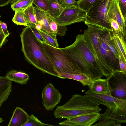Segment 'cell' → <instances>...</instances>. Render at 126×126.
I'll use <instances>...</instances> for the list:
<instances>
[{"mask_svg":"<svg viewBox=\"0 0 126 126\" xmlns=\"http://www.w3.org/2000/svg\"><path fill=\"white\" fill-rule=\"evenodd\" d=\"M22 51L31 64L43 72L58 77L59 74L43 50L31 27L27 26L20 35Z\"/></svg>","mask_w":126,"mask_h":126,"instance_id":"6da1fadb","label":"cell"},{"mask_svg":"<svg viewBox=\"0 0 126 126\" xmlns=\"http://www.w3.org/2000/svg\"><path fill=\"white\" fill-rule=\"evenodd\" d=\"M78 64L82 72L92 81L103 75L100 65L87 45L83 34H79L71 45L60 48Z\"/></svg>","mask_w":126,"mask_h":126,"instance_id":"7a4b0ae2","label":"cell"},{"mask_svg":"<svg viewBox=\"0 0 126 126\" xmlns=\"http://www.w3.org/2000/svg\"><path fill=\"white\" fill-rule=\"evenodd\" d=\"M99 105L85 95L76 94L63 105L55 110V117L68 119L77 116L99 112L101 110Z\"/></svg>","mask_w":126,"mask_h":126,"instance_id":"3957f363","label":"cell"},{"mask_svg":"<svg viewBox=\"0 0 126 126\" xmlns=\"http://www.w3.org/2000/svg\"><path fill=\"white\" fill-rule=\"evenodd\" d=\"M40 41L43 50L59 75L62 73L78 74L83 73L77 63L60 48Z\"/></svg>","mask_w":126,"mask_h":126,"instance_id":"277c9868","label":"cell"},{"mask_svg":"<svg viewBox=\"0 0 126 126\" xmlns=\"http://www.w3.org/2000/svg\"><path fill=\"white\" fill-rule=\"evenodd\" d=\"M113 0H96L85 13L86 25L91 24L111 31L110 19L107 13Z\"/></svg>","mask_w":126,"mask_h":126,"instance_id":"5b68a950","label":"cell"},{"mask_svg":"<svg viewBox=\"0 0 126 126\" xmlns=\"http://www.w3.org/2000/svg\"><path fill=\"white\" fill-rule=\"evenodd\" d=\"M109 31L103 28L99 37L100 52L103 76L108 78L114 70H120L117 59L110 50L106 43L107 33Z\"/></svg>","mask_w":126,"mask_h":126,"instance_id":"8992f818","label":"cell"},{"mask_svg":"<svg viewBox=\"0 0 126 126\" xmlns=\"http://www.w3.org/2000/svg\"><path fill=\"white\" fill-rule=\"evenodd\" d=\"M86 25L88 28L84 31L82 34L83 37L89 49L99 63L102 70V65L100 52L99 37L103 28L91 24Z\"/></svg>","mask_w":126,"mask_h":126,"instance_id":"52a82bcc","label":"cell"},{"mask_svg":"<svg viewBox=\"0 0 126 126\" xmlns=\"http://www.w3.org/2000/svg\"><path fill=\"white\" fill-rule=\"evenodd\" d=\"M107 79L111 95L118 99L126 100V74L120 70H114Z\"/></svg>","mask_w":126,"mask_h":126,"instance_id":"ba28073f","label":"cell"},{"mask_svg":"<svg viewBox=\"0 0 126 126\" xmlns=\"http://www.w3.org/2000/svg\"><path fill=\"white\" fill-rule=\"evenodd\" d=\"M85 93L84 95L99 105H105L112 110L118 109L126 110V100L118 99L111 95L92 93L89 90Z\"/></svg>","mask_w":126,"mask_h":126,"instance_id":"9c48e42d","label":"cell"},{"mask_svg":"<svg viewBox=\"0 0 126 126\" xmlns=\"http://www.w3.org/2000/svg\"><path fill=\"white\" fill-rule=\"evenodd\" d=\"M85 16V12L76 6L64 9L58 17L54 19L58 25L64 26L84 22Z\"/></svg>","mask_w":126,"mask_h":126,"instance_id":"30bf717a","label":"cell"},{"mask_svg":"<svg viewBox=\"0 0 126 126\" xmlns=\"http://www.w3.org/2000/svg\"><path fill=\"white\" fill-rule=\"evenodd\" d=\"M62 95L50 82L43 89L42 93V104L47 111L53 110L60 102Z\"/></svg>","mask_w":126,"mask_h":126,"instance_id":"8fae6325","label":"cell"},{"mask_svg":"<svg viewBox=\"0 0 126 126\" xmlns=\"http://www.w3.org/2000/svg\"><path fill=\"white\" fill-rule=\"evenodd\" d=\"M101 114L99 112L77 116L67 119L61 122V126H91L100 117Z\"/></svg>","mask_w":126,"mask_h":126,"instance_id":"7c38bea8","label":"cell"},{"mask_svg":"<svg viewBox=\"0 0 126 126\" xmlns=\"http://www.w3.org/2000/svg\"><path fill=\"white\" fill-rule=\"evenodd\" d=\"M105 113L101 114L99 121L103 120L112 126L116 124L125 123L126 122V110L118 109L114 110L107 107Z\"/></svg>","mask_w":126,"mask_h":126,"instance_id":"4fadbf2b","label":"cell"},{"mask_svg":"<svg viewBox=\"0 0 126 126\" xmlns=\"http://www.w3.org/2000/svg\"><path fill=\"white\" fill-rule=\"evenodd\" d=\"M107 15L110 19L116 21L119 24L121 32L126 38V19L123 16L119 7L118 0H113L108 11Z\"/></svg>","mask_w":126,"mask_h":126,"instance_id":"5bb4252c","label":"cell"},{"mask_svg":"<svg viewBox=\"0 0 126 126\" xmlns=\"http://www.w3.org/2000/svg\"><path fill=\"white\" fill-rule=\"evenodd\" d=\"M110 39L123 60L126 63V39L121 32H115L112 29L109 32Z\"/></svg>","mask_w":126,"mask_h":126,"instance_id":"9a60e30c","label":"cell"},{"mask_svg":"<svg viewBox=\"0 0 126 126\" xmlns=\"http://www.w3.org/2000/svg\"><path fill=\"white\" fill-rule=\"evenodd\" d=\"M88 86L89 90L92 93L111 95V90L107 79L94 80Z\"/></svg>","mask_w":126,"mask_h":126,"instance_id":"2e32d148","label":"cell"},{"mask_svg":"<svg viewBox=\"0 0 126 126\" xmlns=\"http://www.w3.org/2000/svg\"><path fill=\"white\" fill-rule=\"evenodd\" d=\"M30 116L22 108L16 107L9 122L8 126H22L28 121Z\"/></svg>","mask_w":126,"mask_h":126,"instance_id":"e0dca14e","label":"cell"},{"mask_svg":"<svg viewBox=\"0 0 126 126\" xmlns=\"http://www.w3.org/2000/svg\"><path fill=\"white\" fill-rule=\"evenodd\" d=\"M12 88V81L5 76H0V108L10 95Z\"/></svg>","mask_w":126,"mask_h":126,"instance_id":"ac0fdd59","label":"cell"},{"mask_svg":"<svg viewBox=\"0 0 126 126\" xmlns=\"http://www.w3.org/2000/svg\"><path fill=\"white\" fill-rule=\"evenodd\" d=\"M36 19L37 22L42 27L41 30L57 39L54 36L50 28L46 13L35 7Z\"/></svg>","mask_w":126,"mask_h":126,"instance_id":"d6986e66","label":"cell"},{"mask_svg":"<svg viewBox=\"0 0 126 126\" xmlns=\"http://www.w3.org/2000/svg\"><path fill=\"white\" fill-rule=\"evenodd\" d=\"M5 77L11 81L22 85L26 84L30 79L29 76L27 73L15 70L9 71Z\"/></svg>","mask_w":126,"mask_h":126,"instance_id":"ffe728a7","label":"cell"},{"mask_svg":"<svg viewBox=\"0 0 126 126\" xmlns=\"http://www.w3.org/2000/svg\"><path fill=\"white\" fill-rule=\"evenodd\" d=\"M58 77L63 79H70L80 82L84 86H88L90 84L92 80L89 76L84 73L72 74L62 73L59 74Z\"/></svg>","mask_w":126,"mask_h":126,"instance_id":"44dd1931","label":"cell"},{"mask_svg":"<svg viewBox=\"0 0 126 126\" xmlns=\"http://www.w3.org/2000/svg\"><path fill=\"white\" fill-rule=\"evenodd\" d=\"M46 14L50 28L54 37L57 38V36H64L67 30L66 26L59 25L47 13Z\"/></svg>","mask_w":126,"mask_h":126,"instance_id":"7402d4cb","label":"cell"},{"mask_svg":"<svg viewBox=\"0 0 126 126\" xmlns=\"http://www.w3.org/2000/svg\"><path fill=\"white\" fill-rule=\"evenodd\" d=\"M49 4L48 11L47 13L54 19L58 17L64 9L59 3L55 0H47Z\"/></svg>","mask_w":126,"mask_h":126,"instance_id":"603a6c76","label":"cell"},{"mask_svg":"<svg viewBox=\"0 0 126 126\" xmlns=\"http://www.w3.org/2000/svg\"><path fill=\"white\" fill-rule=\"evenodd\" d=\"M32 4L24 10V12L28 23V26L35 27L37 24L35 7Z\"/></svg>","mask_w":126,"mask_h":126,"instance_id":"cb8c5ba5","label":"cell"},{"mask_svg":"<svg viewBox=\"0 0 126 126\" xmlns=\"http://www.w3.org/2000/svg\"><path fill=\"white\" fill-rule=\"evenodd\" d=\"M24 9L19 10L15 11V13L12 21L17 25L28 26V23L24 12Z\"/></svg>","mask_w":126,"mask_h":126,"instance_id":"d4e9b609","label":"cell"},{"mask_svg":"<svg viewBox=\"0 0 126 126\" xmlns=\"http://www.w3.org/2000/svg\"><path fill=\"white\" fill-rule=\"evenodd\" d=\"M34 0H18L11 4V8L14 11L24 9L33 4Z\"/></svg>","mask_w":126,"mask_h":126,"instance_id":"484cf974","label":"cell"},{"mask_svg":"<svg viewBox=\"0 0 126 126\" xmlns=\"http://www.w3.org/2000/svg\"><path fill=\"white\" fill-rule=\"evenodd\" d=\"M96 0H78L75 5L86 13Z\"/></svg>","mask_w":126,"mask_h":126,"instance_id":"4316f807","label":"cell"},{"mask_svg":"<svg viewBox=\"0 0 126 126\" xmlns=\"http://www.w3.org/2000/svg\"><path fill=\"white\" fill-rule=\"evenodd\" d=\"M54 126L43 123L39 120L33 114L30 116L29 120L27 122L22 126Z\"/></svg>","mask_w":126,"mask_h":126,"instance_id":"83f0119b","label":"cell"},{"mask_svg":"<svg viewBox=\"0 0 126 126\" xmlns=\"http://www.w3.org/2000/svg\"><path fill=\"white\" fill-rule=\"evenodd\" d=\"M38 31L43 38L46 43L54 47L59 48L57 39H55L53 37L41 30Z\"/></svg>","mask_w":126,"mask_h":126,"instance_id":"f1b7e54d","label":"cell"},{"mask_svg":"<svg viewBox=\"0 0 126 126\" xmlns=\"http://www.w3.org/2000/svg\"><path fill=\"white\" fill-rule=\"evenodd\" d=\"M33 3L37 8L45 13L47 12L49 8L47 0H34Z\"/></svg>","mask_w":126,"mask_h":126,"instance_id":"f546056e","label":"cell"},{"mask_svg":"<svg viewBox=\"0 0 126 126\" xmlns=\"http://www.w3.org/2000/svg\"><path fill=\"white\" fill-rule=\"evenodd\" d=\"M110 31L108 32L107 36L106 43L109 49L113 54L116 58L118 59L120 56L114 44L110 39Z\"/></svg>","mask_w":126,"mask_h":126,"instance_id":"4dcf8cb0","label":"cell"},{"mask_svg":"<svg viewBox=\"0 0 126 126\" xmlns=\"http://www.w3.org/2000/svg\"><path fill=\"white\" fill-rule=\"evenodd\" d=\"M76 0H62L61 4L64 9L71 8L76 6Z\"/></svg>","mask_w":126,"mask_h":126,"instance_id":"1f68e13d","label":"cell"},{"mask_svg":"<svg viewBox=\"0 0 126 126\" xmlns=\"http://www.w3.org/2000/svg\"><path fill=\"white\" fill-rule=\"evenodd\" d=\"M118 4L121 13L126 19V0H118Z\"/></svg>","mask_w":126,"mask_h":126,"instance_id":"d6a6232c","label":"cell"},{"mask_svg":"<svg viewBox=\"0 0 126 126\" xmlns=\"http://www.w3.org/2000/svg\"><path fill=\"white\" fill-rule=\"evenodd\" d=\"M118 60L120 71L126 74V63L123 60L120 56H119Z\"/></svg>","mask_w":126,"mask_h":126,"instance_id":"836d02e7","label":"cell"},{"mask_svg":"<svg viewBox=\"0 0 126 126\" xmlns=\"http://www.w3.org/2000/svg\"><path fill=\"white\" fill-rule=\"evenodd\" d=\"M30 27L32 30L34 35L37 39L40 41L45 42V41L39 31L34 26Z\"/></svg>","mask_w":126,"mask_h":126,"instance_id":"e575fe53","label":"cell"},{"mask_svg":"<svg viewBox=\"0 0 126 126\" xmlns=\"http://www.w3.org/2000/svg\"><path fill=\"white\" fill-rule=\"evenodd\" d=\"M1 16L0 15V18ZM1 21L0 19V48L1 47L6 41L7 36L4 34L1 25Z\"/></svg>","mask_w":126,"mask_h":126,"instance_id":"d590c367","label":"cell"},{"mask_svg":"<svg viewBox=\"0 0 126 126\" xmlns=\"http://www.w3.org/2000/svg\"><path fill=\"white\" fill-rule=\"evenodd\" d=\"M110 19L112 29L116 32H121L119 25L117 22L112 19Z\"/></svg>","mask_w":126,"mask_h":126,"instance_id":"8d00e7d4","label":"cell"},{"mask_svg":"<svg viewBox=\"0 0 126 126\" xmlns=\"http://www.w3.org/2000/svg\"><path fill=\"white\" fill-rule=\"evenodd\" d=\"M1 25L2 30L4 34L7 37H8L10 33H9L7 30L6 23L4 22L1 21Z\"/></svg>","mask_w":126,"mask_h":126,"instance_id":"74e56055","label":"cell"},{"mask_svg":"<svg viewBox=\"0 0 126 126\" xmlns=\"http://www.w3.org/2000/svg\"><path fill=\"white\" fill-rule=\"evenodd\" d=\"M11 0H0V7L6 6L9 3Z\"/></svg>","mask_w":126,"mask_h":126,"instance_id":"f35d334b","label":"cell"},{"mask_svg":"<svg viewBox=\"0 0 126 126\" xmlns=\"http://www.w3.org/2000/svg\"><path fill=\"white\" fill-rule=\"evenodd\" d=\"M36 28L38 30H41L42 29V25L39 23H37L35 26Z\"/></svg>","mask_w":126,"mask_h":126,"instance_id":"ab89813d","label":"cell"},{"mask_svg":"<svg viewBox=\"0 0 126 126\" xmlns=\"http://www.w3.org/2000/svg\"><path fill=\"white\" fill-rule=\"evenodd\" d=\"M18 0H11V1L10 2V3L11 4L12 3H13L14 2H15L16 1ZM55 0L56 1V0Z\"/></svg>","mask_w":126,"mask_h":126,"instance_id":"60d3db41","label":"cell"},{"mask_svg":"<svg viewBox=\"0 0 126 126\" xmlns=\"http://www.w3.org/2000/svg\"><path fill=\"white\" fill-rule=\"evenodd\" d=\"M121 125L120 124H116L114 126H121Z\"/></svg>","mask_w":126,"mask_h":126,"instance_id":"b9f144b4","label":"cell"},{"mask_svg":"<svg viewBox=\"0 0 126 126\" xmlns=\"http://www.w3.org/2000/svg\"><path fill=\"white\" fill-rule=\"evenodd\" d=\"M3 121V119L1 117H0V123Z\"/></svg>","mask_w":126,"mask_h":126,"instance_id":"7bdbcfd3","label":"cell"},{"mask_svg":"<svg viewBox=\"0 0 126 126\" xmlns=\"http://www.w3.org/2000/svg\"><path fill=\"white\" fill-rule=\"evenodd\" d=\"M56 1L58 2L61 4V2L62 0H56Z\"/></svg>","mask_w":126,"mask_h":126,"instance_id":"ee69618b","label":"cell"}]
</instances>
